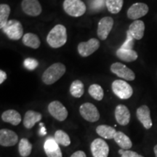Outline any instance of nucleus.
I'll return each instance as SVG.
<instances>
[{"label":"nucleus","instance_id":"nucleus-18","mask_svg":"<svg viewBox=\"0 0 157 157\" xmlns=\"http://www.w3.org/2000/svg\"><path fill=\"white\" fill-rule=\"evenodd\" d=\"M42 115L39 112L29 110L25 113L23 119V125L26 129H31L35 124L42 120Z\"/></svg>","mask_w":157,"mask_h":157},{"label":"nucleus","instance_id":"nucleus-1","mask_svg":"<svg viewBox=\"0 0 157 157\" xmlns=\"http://www.w3.org/2000/svg\"><path fill=\"white\" fill-rule=\"evenodd\" d=\"M48 44L52 48H61L67 42V32L63 25L58 24L51 29L47 36Z\"/></svg>","mask_w":157,"mask_h":157},{"label":"nucleus","instance_id":"nucleus-35","mask_svg":"<svg viewBox=\"0 0 157 157\" xmlns=\"http://www.w3.org/2000/svg\"><path fill=\"white\" fill-rule=\"evenodd\" d=\"M7 75L6 72L4 71L3 70H0V84H2L7 79Z\"/></svg>","mask_w":157,"mask_h":157},{"label":"nucleus","instance_id":"nucleus-8","mask_svg":"<svg viewBox=\"0 0 157 157\" xmlns=\"http://www.w3.org/2000/svg\"><path fill=\"white\" fill-rule=\"evenodd\" d=\"M111 71L119 78L127 81H133L135 78V74L133 71L121 63H114L111 66Z\"/></svg>","mask_w":157,"mask_h":157},{"label":"nucleus","instance_id":"nucleus-27","mask_svg":"<svg viewBox=\"0 0 157 157\" xmlns=\"http://www.w3.org/2000/svg\"><path fill=\"white\" fill-rule=\"evenodd\" d=\"M88 93L92 98L96 101H101L103 100L104 96V92L101 85L98 84H93L90 86L88 89Z\"/></svg>","mask_w":157,"mask_h":157},{"label":"nucleus","instance_id":"nucleus-20","mask_svg":"<svg viewBox=\"0 0 157 157\" xmlns=\"http://www.w3.org/2000/svg\"><path fill=\"white\" fill-rule=\"evenodd\" d=\"M3 121L10 123L11 124L17 126L21 121V116L19 112L13 109H9L4 111L1 116Z\"/></svg>","mask_w":157,"mask_h":157},{"label":"nucleus","instance_id":"nucleus-36","mask_svg":"<svg viewBox=\"0 0 157 157\" xmlns=\"http://www.w3.org/2000/svg\"><path fill=\"white\" fill-rule=\"evenodd\" d=\"M71 157H87V156H86L85 153L82 151H77L74 152Z\"/></svg>","mask_w":157,"mask_h":157},{"label":"nucleus","instance_id":"nucleus-37","mask_svg":"<svg viewBox=\"0 0 157 157\" xmlns=\"http://www.w3.org/2000/svg\"><path fill=\"white\" fill-rule=\"evenodd\" d=\"M40 126H41V129H40V130H39V135H42V136H44V135L47 134L46 129H45L44 124L40 123Z\"/></svg>","mask_w":157,"mask_h":157},{"label":"nucleus","instance_id":"nucleus-32","mask_svg":"<svg viewBox=\"0 0 157 157\" xmlns=\"http://www.w3.org/2000/svg\"><path fill=\"white\" fill-rule=\"evenodd\" d=\"M38 66H39L38 60L34 58H26L24 60V66L27 68V69L30 71L36 69Z\"/></svg>","mask_w":157,"mask_h":157},{"label":"nucleus","instance_id":"nucleus-39","mask_svg":"<svg viewBox=\"0 0 157 157\" xmlns=\"http://www.w3.org/2000/svg\"><path fill=\"white\" fill-rule=\"evenodd\" d=\"M124 151H123L122 149H121V150L119 151V154H120L121 155H122L124 154Z\"/></svg>","mask_w":157,"mask_h":157},{"label":"nucleus","instance_id":"nucleus-23","mask_svg":"<svg viewBox=\"0 0 157 157\" xmlns=\"http://www.w3.org/2000/svg\"><path fill=\"white\" fill-rule=\"evenodd\" d=\"M22 42L25 46L32 49H38L40 47L41 42L38 36L33 33H27L23 35Z\"/></svg>","mask_w":157,"mask_h":157},{"label":"nucleus","instance_id":"nucleus-12","mask_svg":"<svg viewBox=\"0 0 157 157\" xmlns=\"http://www.w3.org/2000/svg\"><path fill=\"white\" fill-rule=\"evenodd\" d=\"M148 6L145 3H134L127 10V15L129 19L137 20L140 17L145 16L148 13Z\"/></svg>","mask_w":157,"mask_h":157},{"label":"nucleus","instance_id":"nucleus-7","mask_svg":"<svg viewBox=\"0 0 157 157\" xmlns=\"http://www.w3.org/2000/svg\"><path fill=\"white\" fill-rule=\"evenodd\" d=\"M48 111L52 117L59 121H63L68 117L67 109L58 101H54L49 104Z\"/></svg>","mask_w":157,"mask_h":157},{"label":"nucleus","instance_id":"nucleus-26","mask_svg":"<svg viewBox=\"0 0 157 157\" xmlns=\"http://www.w3.org/2000/svg\"><path fill=\"white\" fill-rule=\"evenodd\" d=\"M33 146L28 139L22 138L21 139L18 145V151L21 156L27 157L31 154L32 151Z\"/></svg>","mask_w":157,"mask_h":157},{"label":"nucleus","instance_id":"nucleus-3","mask_svg":"<svg viewBox=\"0 0 157 157\" xmlns=\"http://www.w3.org/2000/svg\"><path fill=\"white\" fill-rule=\"evenodd\" d=\"M64 11L72 17H81L87 10L85 4L82 0H64L63 4Z\"/></svg>","mask_w":157,"mask_h":157},{"label":"nucleus","instance_id":"nucleus-33","mask_svg":"<svg viewBox=\"0 0 157 157\" xmlns=\"http://www.w3.org/2000/svg\"><path fill=\"white\" fill-rule=\"evenodd\" d=\"M92 8L95 10L101 9V7L103 8L104 5V0H93L92 2Z\"/></svg>","mask_w":157,"mask_h":157},{"label":"nucleus","instance_id":"nucleus-34","mask_svg":"<svg viewBox=\"0 0 157 157\" xmlns=\"http://www.w3.org/2000/svg\"><path fill=\"white\" fill-rule=\"evenodd\" d=\"M121 157H144L141 155L138 154L137 152L132 151H124V154L121 155Z\"/></svg>","mask_w":157,"mask_h":157},{"label":"nucleus","instance_id":"nucleus-17","mask_svg":"<svg viewBox=\"0 0 157 157\" xmlns=\"http://www.w3.org/2000/svg\"><path fill=\"white\" fill-rule=\"evenodd\" d=\"M116 120L121 126H126L130 121V112L126 105L119 104L115 109Z\"/></svg>","mask_w":157,"mask_h":157},{"label":"nucleus","instance_id":"nucleus-25","mask_svg":"<svg viewBox=\"0 0 157 157\" xmlns=\"http://www.w3.org/2000/svg\"><path fill=\"white\" fill-rule=\"evenodd\" d=\"M84 93V84L80 80H75L70 86V93L76 98H81Z\"/></svg>","mask_w":157,"mask_h":157},{"label":"nucleus","instance_id":"nucleus-10","mask_svg":"<svg viewBox=\"0 0 157 157\" xmlns=\"http://www.w3.org/2000/svg\"><path fill=\"white\" fill-rule=\"evenodd\" d=\"M93 157H108L109 154V146L105 140L101 138H96L90 146Z\"/></svg>","mask_w":157,"mask_h":157},{"label":"nucleus","instance_id":"nucleus-13","mask_svg":"<svg viewBox=\"0 0 157 157\" xmlns=\"http://www.w3.org/2000/svg\"><path fill=\"white\" fill-rule=\"evenodd\" d=\"M21 7L24 13L29 16H38L42 11V6L38 0H22Z\"/></svg>","mask_w":157,"mask_h":157},{"label":"nucleus","instance_id":"nucleus-2","mask_svg":"<svg viewBox=\"0 0 157 157\" xmlns=\"http://www.w3.org/2000/svg\"><path fill=\"white\" fill-rule=\"evenodd\" d=\"M66 71V68L64 64L61 63H53L44 71L42 76V82L48 85L56 83L64 75Z\"/></svg>","mask_w":157,"mask_h":157},{"label":"nucleus","instance_id":"nucleus-28","mask_svg":"<svg viewBox=\"0 0 157 157\" xmlns=\"http://www.w3.org/2000/svg\"><path fill=\"white\" fill-rule=\"evenodd\" d=\"M124 0H105V5L110 13L117 14L123 7Z\"/></svg>","mask_w":157,"mask_h":157},{"label":"nucleus","instance_id":"nucleus-38","mask_svg":"<svg viewBox=\"0 0 157 157\" xmlns=\"http://www.w3.org/2000/svg\"><path fill=\"white\" fill-rule=\"evenodd\" d=\"M154 154H155V156L157 157V145L154 146Z\"/></svg>","mask_w":157,"mask_h":157},{"label":"nucleus","instance_id":"nucleus-4","mask_svg":"<svg viewBox=\"0 0 157 157\" xmlns=\"http://www.w3.org/2000/svg\"><path fill=\"white\" fill-rule=\"evenodd\" d=\"M3 32L12 40H18L23 36V29L21 22L17 20H10L2 29Z\"/></svg>","mask_w":157,"mask_h":157},{"label":"nucleus","instance_id":"nucleus-29","mask_svg":"<svg viewBox=\"0 0 157 157\" xmlns=\"http://www.w3.org/2000/svg\"><path fill=\"white\" fill-rule=\"evenodd\" d=\"M10 14V7L7 4L0 5V28L3 27L8 22V17Z\"/></svg>","mask_w":157,"mask_h":157},{"label":"nucleus","instance_id":"nucleus-5","mask_svg":"<svg viewBox=\"0 0 157 157\" xmlns=\"http://www.w3.org/2000/svg\"><path fill=\"white\" fill-rule=\"evenodd\" d=\"M112 91L118 98L122 100L129 99L133 94L132 87L127 82L121 79L113 81L111 85Z\"/></svg>","mask_w":157,"mask_h":157},{"label":"nucleus","instance_id":"nucleus-6","mask_svg":"<svg viewBox=\"0 0 157 157\" xmlns=\"http://www.w3.org/2000/svg\"><path fill=\"white\" fill-rule=\"evenodd\" d=\"M79 113L83 119L90 122H95L99 120L100 113L94 104L85 103L81 105Z\"/></svg>","mask_w":157,"mask_h":157},{"label":"nucleus","instance_id":"nucleus-19","mask_svg":"<svg viewBox=\"0 0 157 157\" xmlns=\"http://www.w3.org/2000/svg\"><path fill=\"white\" fill-rule=\"evenodd\" d=\"M128 31L136 40H140L144 36L145 23L143 21L136 20L129 25Z\"/></svg>","mask_w":157,"mask_h":157},{"label":"nucleus","instance_id":"nucleus-15","mask_svg":"<svg viewBox=\"0 0 157 157\" xmlns=\"http://www.w3.org/2000/svg\"><path fill=\"white\" fill-rule=\"evenodd\" d=\"M44 149L48 157H63L59 144L53 137H49L46 139L44 143Z\"/></svg>","mask_w":157,"mask_h":157},{"label":"nucleus","instance_id":"nucleus-9","mask_svg":"<svg viewBox=\"0 0 157 157\" xmlns=\"http://www.w3.org/2000/svg\"><path fill=\"white\" fill-rule=\"evenodd\" d=\"M100 44L99 40L95 38L90 39L87 42H80L77 47L78 54L84 58L90 56L98 50Z\"/></svg>","mask_w":157,"mask_h":157},{"label":"nucleus","instance_id":"nucleus-11","mask_svg":"<svg viewBox=\"0 0 157 157\" xmlns=\"http://www.w3.org/2000/svg\"><path fill=\"white\" fill-rule=\"evenodd\" d=\"M113 19L111 17H104L101 19L98 25L97 34L99 39L105 40L112 30L113 26Z\"/></svg>","mask_w":157,"mask_h":157},{"label":"nucleus","instance_id":"nucleus-21","mask_svg":"<svg viewBox=\"0 0 157 157\" xmlns=\"http://www.w3.org/2000/svg\"><path fill=\"white\" fill-rule=\"evenodd\" d=\"M117 58L125 62H132L136 60L138 58V55L133 50H124L119 48L116 52Z\"/></svg>","mask_w":157,"mask_h":157},{"label":"nucleus","instance_id":"nucleus-22","mask_svg":"<svg viewBox=\"0 0 157 157\" xmlns=\"http://www.w3.org/2000/svg\"><path fill=\"white\" fill-rule=\"evenodd\" d=\"M115 142L117 143V145L119 147H121L122 149H124V150H128V149H130L132 146V143L129 137L123 133L122 132H117L114 137Z\"/></svg>","mask_w":157,"mask_h":157},{"label":"nucleus","instance_id":"nucleus-24","mask_svg":"<svg viewBox=\"0 0 157 157\" xmlns=\"http://www.w3.org/2000/svg\"><path fill=\"white\" fill-rule=\"evenodd\" d=\"M96 132L98 133V135L103 137V138L111 140V139H113L117 131L112 127L109 126V125L102 124L97 127Z\"/></svg>","mask_w":157,"mask_h":157},{"label":"nucleus","instance_id":"nucleus-31","mask_svg":"<svg viewBox=\"0 0 157 157\" xmlns=\"http://www.w3.org/2000/svg\"><path fill=\"white\" fill-rule=\"evenodd\" d=\"M135 40L134 37L132 36V34H130V32L127 30V39L125 40V42L123 43V44L121 45V49H124V50H132L133 47L135 44Z\"/></svg>","mask_w":157,"mask_h":157},{"label":"nucleus","instance_id":"nucleus-16","mask_svg":"<svg viewBox=\"0 0 157 157\" xmlns=\"http://www.w3.org/2000/svg\"><path fill=\"white\" fill-rule=\"evenodd\" d=\"M136 116L137 119L142 124L143 126L146 129L151 128L153 123L151 118V111L146 105H141L137 109Z\"/></svg>","mask_w":157,"mask_h":157},{"label":"nucleus","instance_id":"nucleus-30","mask_svg":"<svg viewBox=\"0 0 157 157\" xmlns=\"http://www.w3.org/2000/svg\"><path fill=\"white\" fill-rule=\"evenodd\" d=\"M55 140L59 145L63 146H68L71 144V139L68 135L61 129H58L55 133Z\"/></svg>","mask_w":157,"mask_h":157},{"label":"nucleus","instance_id":"nucleus-14","mask_svg":"<svg viewBox=\"0 0 157 157\" xmlns=\"http://www.w3.org/2000/svg\"><path fill=\"white\" fill-rule=\"evenodd\" d=\"M18 141V136L15 132L8 129L0 130V145L4 147L15 146Z\"/></svg>","mask_w":157,"mask_h":157}]
</instances>
